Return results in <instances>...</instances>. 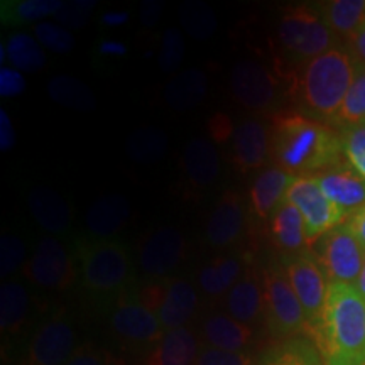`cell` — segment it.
I'll use <instances>...</instances> for the list:
<instances>
[{
  "instance_id": "obj_25",
  "label": "cell",
  "mask_w": 365,
  "mask_h": 365,
  "mask_svg": "<svg viewBox=\"0 0 365 365\" xmlns=\"http://www.w3.org/2000/svg\"><path fill=\"white\" fill-rule=\"evenodd\" d=\"M200 354V340L188 327H182L164 333L149 352L145 365H196Z\"/></svg>"
},
{
  "instance_id": "obj_35",
  "label": "cell",
  "mask_w": 365,
  "mask_h": 365,
  "mask_svg": "<svg viewBox=\"0 0 365 365\" xmlns=\"http://www.w3.org/2000/svg\"><path fill=\"white\" fill-rule=\"evenodd\" d=\"M63 6V0H9L2 2V21L7 26L27 24L48 16L54 17Z\"/></svg>"
},
{
  "instance_id": "obj_52",
  "label": "cell",
  "mask_w": 365,
  "mask_h": 365,
  "mask_svg": "<svg viewBox=\"0 0 365 365\" xmlns=\"http://www.w3.org/2000/svg\"><path fill=\"white\" fill-rule=\"evenodd\" d=\"M100 51L105 54H124L125 46L120 43H113V41H107V43L100 44Z\"/></svg>"
},
{
  "instance_id": "obj_44",
  "label": "cell",
  "mask_w": 365,
  "mask_h": 365,
  "mask_svg": "<svg viewBox=\"0 0 365 365\" xmlns=\"http://www.w3.org/2000/svg\"><path fill=\"white\" fill-rule=\"evenodd\" d=\"M65 365H122L118 359L105 349H98L93 345L78 346L73 357Z\"/></svg>"
},
{
  "instance_id": "obj_6",
  "label": "cell",
  "mask_w": 365,
  "mask_h": 365,
  "mask_svg": "<svg viewBox=\"0 0 365 365\" xmlns=\"http://www.w3.org/2000/svg\"><path fill=\"white\" fill-rule=\"evenodd\" d=\"M261 279L266 301V323L276 339H289L309 328L293 286L287 279L282 264H267L262 267Z\"/></svg>"
},
{
  "instance_id": "obj_19",
  "label": "cell",
  "mask_w": 365,
  "mask_h": 365,
  "mask_svg": "<svg viewBox=\"0 0 365 365\" xmlns=\"http://www.w3.org/2000/svg\"><path fill=\"white\" fill-rule=\"evenodd\" d=\"M227 309L230 317L249 327L266 317L261 271H257L252 264H247L244 276L228 291Z\"/></svg>"
},
{
  "instance_id": "obj_2",
  "label": "cell",
  "mask_w": 365,
  "mask_h": 365,
  "mask_svg": "<svg viewBox=\"0 0 365 365\" xmlns=\"http://www.w3.org/2000/svg\"><path fill=\"white\" fill-rule=\"evenodd\" d=\"M314 341L325 365H365V299L355 284L330 282Z\"/></svg>"
},
{
  "instance_id": "obj_12",
  "label": "cell",
  "mask_w": 365,
  "mask_h": 365,
  "mask_svg": "<svg viewBox=\"0 0 365 365\" xmlns=\"http://www.w3.org/2000/svg\"><path fill=\"white\" fill-rule=\"evenodd\" d=\"M286 202L299 210L307 225L309 245L328 234L331 228L346 222V217L319 190L314 178L299 176L293 181L286 193Z\"/></svg>"
},
{
  "instance_id": "obj_16",
  "label": "cell",
  "mask_w": 365,
  "mask_h": 365,
  "mask_svg": "<svg viewBox=\"0 0 365 365\" xmlns=\"http://www.w3.org/2000/svg\"><path fill=\"white\" fill-rule=\"evenodd\" d=\"M247 223V210L242 195L228 190L218 200L208 218L205 237L212 247L227 249L242 239Z\"/></svg>"
},
{
  "instance_id": "obj_34",
  "label": "cell",
  "mask_w": 365,
  "mask_h": 365,
  "mask_svg": "<svg viewBox=\"0 0 365 365\" xmlns=\"http://www.w3.org/2000/svg\"><path fill=\"white\" fill-rule=\"evenodd\" d=\"M178 16L185 33L196 41H208L217 33V16L208 4L200 0H186L178 9Z\"/></svg>"
},
{
  "instance_id": "obj_3",
  "label": "cell",
  "mask_w": 365,
  "mask_h": 365,
  "mask_svg": "<svg viewBox=\"0 0 365 365\" xmlns=\"http://www.w3.org/2000/svg\"><path fill=\"white\" fill-rule=\"evenodd\" d=\"M359 71L350 49L335 48L312 59L294 75L293 91L303 115L333 125Z\"/></svg>"
},
{
  "instance_id": "obj_53",
  "label": "cell",
  "mask_w": 365,
  "mask_h": 365,
  "mask_svg": "<svg viewBox=\"0 0 365 365\" xmlns=\"http://www.w3.org/2000/svg\"><path fill=\"white\" fill-rule=\"evenodd\" d=\"M355 287H357L359 293L362 294V298L365 299V264H364V269H362V272H360L357 282H355Z\"/></svg>"
},
{
  "instance_id": "obj_29",
  "label": "cell",
  "mask_w": 365,
  "mask_h": 365,
  "mask_svg": "<svg viewBox=\"0 0 365 365\" xmlns=\"http://www.w3.org/2000/svg\"><path fill=\"white\" fill-rule=\"evenodd\" d=\"M31 312L27 289L19 281H7L0 287V330L14 336L24 330Z\"/></svg>"
},
{
  "instance_id": "obj_1",
  "label": "cell",
  "mask_w": 365,
  "mask_h": 365,
  "mask_svg": "<svg viewBox=\"0 0 365 365\" xmlns=\"http://www.w3.org/2000/svg\"><path fill=\"white\" fill-rule=\"evenodd\" d=\"M271 161L296 178L325 173L345 163L340 132L303 113H276L271 120Z\"/></svg>"
},
{
  "instance_id": "obj_43",
  "label": "cell",
  "mask_w": 365,
  "mask_h": 365,
  "mask_svg": "<svg viewBox=\"0 0 365 365\" xmlns=\"http://www.w3.org/2000/svg\"><path fill=\"white\" fill-rule=\"evenodd\" d=\"M196 365H255L254 359L245 352H225L218 349H205Z\"/></svg>"
},
{
  "instance_id": "obj_36",
  "label": "cell",
  "mask_w": 365,
  "mask_h": 365,
  "mask_svg": "<svg viewBox=\"0 0 365 365\" xmlns=\"http://www.w3.org/2000/svg\"><path fill=\"white\" fill-rule=\"evenodd\" d=\"M261 365H325L318 346L304 339H291L276 346L262 359Z\"/></svg>"
},
{
  "instance_id": "obj_24",
  "label": "cell",
  "mask_w": 365,
  "mask_h": 365,
  "mask_svg": "<svg viewBox=\"0 0 365 365\" xmlns=\"http://www.w3.org/2000/svg\"><path fill=\"white\" fill-rule=\"evenodd\" d=\"M269 232H271L274 247L281 250L282 255H293L308 250L309 242L303 217L299 210L286 200L269 218Z\"/></svg>"
},
{
  "instance_id": "obj_46",
  "label": "cell",
  "mask_w": 365,
  "mask_h": 365,
  "mask_svg": "<svg viewBox=\"0 0 365 365\" xmlns=\"http://www.w3.org/2000/svg\"><path fill=\"white\" fill-rule=\"evenodd\" d=\"M26 90V80L21 71L12 66H2L0 70V95L2 97H19Z\"/></svg>"
},
{
  "instance_id": "obj_10",
  "label": "cell",
  "mask_w": 365,
  "mask_h": 365,
  "mask_svg": "<svg viewBox=\"0 0 365 365\" xmlns=\"http://www.w3.org/2000/svg\"><path fill=\"white\" fill-rule=\"evenodd\" d=\"M230 91L242 107L257 113L277 110L282 100L279 76L252 59H242L232 68Z\"/></svg>"
},
{
  "instance_id": "obj_18",
  "label": "cell",
  "mask_w": 365,
  "mask_h": 365,
  "mask_svg": "<svg viewBox=\"0 0 365 365\" xmlns=\"http://www.w3.org/2000/svg\"><path fill=\"white\" fill-rule=\"evenodd\" d=\"M132 215L130 202L122 195H105L95 200L85 213L86 239L113 240Z\"/></svg>"
},
{
  "instance_id": "obj_45",
  "label": "cell",
  "mask_w": 365,
  "mask_h": 365,
  "mask_svg": "<svg viewBox=\"0 0 365 365\" xmlns=\"http://www.w3.org/2000/svg\"><path fill=\"white\" fill-rule=\"evenodd\" d=\"M208 134L210 140L217 144H225L230 137H234L237 127L232 122V118L227 115V113H215L208 120Z\"/></svg>"
},
{
  "instance_id": "obj_27",
  "label": "cell",
  "mask_w": 365,
  "mask_h": 365,
  "mask_svg": "<svg viewBox=\"0 0 365 365\" xmlns=\"http://www.w3.org/2000/svg\"><path fill=\"white\" fill-rule=\"evenodd\" d=\"M208 93V78L202 70L190 68L168 81L164 100L176 112L195 110Z\"/></svg>"
},
{
  "instance_id": "obj_13",
  "label": "cell",
  "mask_w": 365,
  "mask_h": 365,
  "mask_svg": "<svg viewBox=\"0 0 365 365\" xmlns=\"http://www.w3.org/2000/svg\"><path fill=\"white\" fill-rule=\"evenodd\" d=\"M110 328L117 339L132 346H154L166 333L158 314L130 291L118 296L110 314Z\"/></svg>"
},
{
  "instance_id": "obj_38",
  "label": "cell",
  "mask_w": 365,
  "mask_h": 365,
  "mask_svg": "<svg viewBox=\"0 0 365 365\" xmlns=\"http://www.w3.org/2000/svg\"><path fill=\"white\" fill-rule=\"evenodd\" d=\"M339 132L346 164L365 178V122Z\"/></svg>"
},
{
  "instance_id": "obj_47",
  "label": "cell",
  "mask_w": 365,
  "mask_h": 365,
  "mask_svg": "<svg viewBox=\"0 0 365 365\" xmlns=\"http://www.w3.org/2000/svg\"><path fill=\"white\" fill-rule=\"evenodd\" d=\"M14 144H16V130H14L9 113L2 108L0 110V149L6 153L14 148Z\"/></svg>"
},
{
  "instance_id": "obj_5",
  "label": "cell",
  "mask_w": 365,
  "mask_h": 365,
  "mask_svg": "<svg viewBox=\"0 0 365 365\" xmlns=\"http://www.w3.org/2000/svg\"><path fill=\"white\" fill-rule=\"evenodd\" d=\"M277 46L289 65L304 66L312 59L339 48V36L313 7H289L277 24Z\"/></svg>"
},
{
  "instance_id": "obj_23",
  "label": "cell",
  "mask_w": 365,
  "mask_h": 365,
  "mask_svg": "<svg viewBox=\"0 0 365 365\" xmlns=\"http://www.w3.org/2000/svg\"><path fill=\"white\" fill-rule=\"evenodd\" d=\"M34 222L51 235H65L71 228V212L61 195L48 186H34L27 196Z\"/></svg>"
},
{
  "instance_id": "obj_15",
  "label": "cell",
  "mask_w": 365,
  "mask_h": 365,
  "mask_svg": "<svg viewBox=\"0 0 365 365\" xmlns=\"http://www.w3.org/2000/svg\"><path fill=\"white\" fill-rule=\"evenodd\" d=\"M271 159V124L261 117H247L237 125L232 137V163L235 170L247 175Z\"/></svg>"
},
{
  "instance_id": "obj_20",
  "label": "cell",
  "mask_w": 365,
  "mask_h": 365,
  "mask_svg": "<svg viewBox=\"0 0 365 365\" xmlns=\"http://www.w3.org/2000/svg\"><path fill=\"white\" fill-rule=\"evenodd\" d=\"M198 308V293L188 279L171 277L164 281V291L156 314L164 331L182 328Z\"/></svg>"
},
{
  "instance_id": "obj_22",
  "label": "cell",
  "mask_w": 365,
  "mask_h": 365,
  "mask_svg": "<svg viewBox=\"0 0 365 365\" xmlns=\"http://www.w3.org/2000/svg\"><path fill=\"white\" fill-rule=\"evenodd\" d=\"M182 171L195 191L210 188L220 175V156L212 140L195 137L186 144L182 154Z\"/></svg>"
},
{
  "instance_id": "obj_30",
  "label": "cell",
  "mask_w": 365,
  "mask_h": 365,
  "mask_svg": "<svg viewBox=\"0 0 365 365\" xmlns=\"http://www.w3.org/2000/svg\"><path fill=\"white\" fill-rule=\"evenodd\" d=\"M336 36L349 41L365 22V0H330L317 7Z\"/></svg>"
},
{
  "instance_id": "obj_40",
  "label": "cell",
  "mask_w": 365,
  "mask_h": 365,
  "mask_svg": "<svg viewBox=\"0 0 365 365\" xmlns=\"http://www.w3.org/2000/svg\"><path fill=\"white\" fill-rule=\"evenodd\" d=\"M34 38L39 41L43 48H48L53 53H70L75 48V38L63 26L54 22H38L34 26Z\"/></svg>"
},
{
  "instance_id": "obj_28",
  "label": "cell",
  "mask_w": 365,
  "mask_h": 365,
  "mask_svg": "<svg viewBox=\"0 0 365 365\" xmlns=\"http://www.w3.org/2000/svg\"><path fill=\"white\" fill-rule=\"evenodd\" d=\"M244 264L235 255H218L212 259L198 274V286L207 296L217 298V296L228 294L242 276H244Z\"/></svg>"
},
{
  "instance_id": "obj_31",
  "label": "cell",
  "mask_w": 365,
  "mask_h": 365,
  "mask_svg": "<svg viewBox=\"0 0 365 365\" xmlns=\"http://www.w3.org/2000/svg\"><path fill=\"white\" fill-rule=\"evenodd\" d=\"M48 95L53 102L73 112L88 113L97 107V98L88 85L68 75L53 76L48 81Z\"/></svg>"
},
{
  "instance_id": "obj_11",
  "label": "cell",
  "mask_w": 365,
  "mask_h": 365,
  "mask_svg": "<svg viewBox=\"0 0 365 365\" xmlns=\"http://www.w3.org/2000/svg\"><path fill=\"white\" fill-rule=\"evenodd\" d=\"M186 252L188 244L182 232L175 227L163 225L153 228L143 237L137 266L149 279H170V274L175 272L185 261Z\"/></svg>"
},
{
  "instance_id": "obj_8",
  "label": "cell",
  "mask_w": 365,
  "mask_h": 365,
  "mask_svg": "<svg viewBox=\"0 0 365 365\" xmlns=\"http://www.w3.org/2000/svg\"><path fill=\"white\" fill-rule=\"evenodd\" d=\"M281 264L284 267L286 276L291 286H293L296 296H298L301 307H303L309 335L314 336L327 303L328 284H330L327 279V274L319 266L313 250H303V252L293 255H282Z\"/></svg>"
},
{
  "instance_id": "obj_51",
  "label": "cell",
  "mask_w": 365,
  "mask_h": 365,
  "mask_svg": "<svg viewBox=\"0 0 365 365\" xmlns=\"http://www.w3.org/2000/svg\"><path fill=\"white\" fill-rule=\"evenodd\" d=\"M127 19H129V14L127 12H107L102 17V24L108 27H117L125 24Z\"/></svg>"
},
{
  "instance_id": "obj_50",
  "label": "cell",
  "mask_w": 365,
  "mask_h": 365,
  "mask_svg": "<svg viewBox=\"0 0 365 365\" xmlns=\"http://www.w3.org/2000/svg\"><path fill=\"white\" fill-rule=\"evenodd\" d=\"M346 223H349L355 237H357L365 249V207L360 208L359 212H355L352 217L346 218Z\"/></svg>"
},
{
  "instance_id": "obj_49",
  "label": "cell",
  "mask_w": 365,
  "mask_h": 365,
  "mask_svg": "<svg viewBox=\"0 0 365 365\" xmlns=\"http://www.w3.org/2000/svg\"><path fill=\"white\" fill-rule=\"evenodd\" d=\"M349 44H350V53L354 54V58L357 59L360 65L365 66V22L357 33L349 39Z\"/></svg>"
},
{
  "instance_id": "obj_42",
  "label": "cell",
  "mask_w": 365,
  "mask_h": 365,
  "mask_svg": "<svg viewBox=\"0 0 365 365\" xmlns=\"http://www.w3.org/2000/svg\"><path fill=\"white\" fill-rule=\"evenodd\" d=\"M95 2L88 0H75V2H65L54 19L61 26L68 27H83L90 21V14L93 11Z\"/></svg>"
},
{
  "instance_id": "obj_14",
  "label": "cell",
  "mask_w": 365,
  "mask_h": 365,
  "mask_svg": "<svg viewBox=\"0 0 365 365\" xmlns=\"http://www.w3.org/2000/svg\"><path fill=\"white\" fill-rule=\"evenodd\" d=\"M76 350L75 327L58 314L36 330L22 365H65Z\"/></svg>"
},
{
  "instance_id": "obj_17",
  "label": "cell",
  "mask_w": 365,
  "mask_h": 365,
  "mask_svg": "<svg viewBox=\"0 0 365 365\" xmlns=\"http://www.w3.org/2000/svg\"><path fill=\"white\" fill-rule=\"evenodd\" d=\"M313 178L317 180L323 195L346 218L365 207V178L355 173L346 161Z\"/></svg>"
},
{
  "instance_id": "obj_48",
  "label": "cell",
  "mask_w": 365,
  "mask_h": 365,
  "mask_svg": "<svg viewBox=\"0 0 365 365\" xmlns=\"http://www.w3.org/2000/svg\"><path fill=\"white\" fill-rule=\"evenodd\" d=\"M163 12V4L158 2V0H144L140 4V11H139V17L143 26L145 27H153L158 24L159 17H161Z\"/></svg>"
},
{
  "instance_id": "obj_32",
  "label": "cell",
  "mask_w": 365,
  "mask_h": 365,
  "mask_svg": "<svg viewBox=\"0 0 365 365\" xmlns=\"http://www.w3.org/2000/svg\"><path fill=\"white\" fill-rule=\"evenodd\" d=\"M125 150L127 156L139 164L158 163L170 150V137L159 127H140L129 135Z\"/></svg>"
},
{
  "instance_id": "obj_21",
  "label": "cell",
  "mask_w": 365,
  "mask_h": 365,
  "mask_svg": "<svg viewBox=\"0 0 365 365\" xmlns=\"http://www.w3.org/2000/svg\"><path fill=\"white\" fill-rule=\"evenodd\" d=\"M296 176L279 166H269L259 173L249 191V205L252 213L261 220L271 218L276 208L286 200V193Z\"/></svg>"
},
{
  "instance_id": "obj_37",
  "label": "cell",
  "mask_w": 365,
  "mask_h": 365,
  "mask_svg": "<svg viewBox=\"0 0 365 365\" xmlns=\"http://www.w3.org/2000/svg\"><path fill=\"white\" fill-rule=\"evenodd\" d=\"M365 122V66L359 63V71L350 86L349 93L344 100V105L336 113L331 127H339V130L349 127L364 124Z\"/></svg>"
},
{
  "instance_id": "obj_7",
  "label": "cell",
  "mask_w": 365,
  "mask_h": 365,
  "mask_svg": "<svg viewBox=\"0 0 365 365\" xmlns=\"http://www.w3.org/2000/svg\"><path fill=\"white\" fill-rule=\"evenodd\" d=\"M313 254L328 282L355 284L365 264V249L346 222L331 228L313 244Z\"/></svg>"
},
{
  "instance_id": "obj_33",
  "label": "cell",
  "mask_w": 365,
  "mask_h": 365,
  "mask_svg": "<svg viewBox=\"0 0 365 365\" xmlns=\"http://www.w3.org/2000/svg\"><path fill=\"white\" fill-rule=\"evenodd\" d=\"M6 51L9 65L21 73H38L46 65L44 48L29 34L16 33L9 36Z\"/></svg>"
},
{
  "instance_id": "obj_26",
  "label": "cell",
  "mask_w": 365,
  "mask_h": 365,
  "mask_svg": "<svg viewBox=\"0 0 365 365\" xmlns=\"http://www.w3.org/2000/svg\"><path fill=\"white\" fill-rule=\"evenodd\" d=\"M203 336L212 349L242 352L252 344L254 330L227 313L212 314L203 323Z\"/></svg>"
},
{
  "instance_id": "obj_9",
  "label": "cell",
  "mask_w": 365,
  "mask_h": 365,
  "mask_svg": "<svg viewBox=\"0 0 365 365\" xmlns=\"http://www.w3.org/2000/svg\"><path fill=\"white\" fill-rule=\"evenodd\" d=\"M78 261L61 240L44 237L22 267V276L48 291H65L80 277Z\"/></svg>"
},
{
  "instance_id": "obj_41",
  "label": "cell",
  "mask_w": 365,
  "mask_h": 365,
  "mask_svg": "<svg viewBox=\"0 0 365 365\" xmlns=\"http://www.w3.org/2000/svg\"><path fill=\"white\" fill-rule=\"evenodd\" d=\"M24 254L26 245L21 237L12 234L2 235L0 239V276L4 279L24 267Z\"/></svg>"
},
{
  "instance_id": "obj_39",
  "label": "cell",
  "mask_w": 365,
  "mask_h": 365,
  "mask_svg": "<svg viewBox=\"0 0 365 365\" xmlns=\"http://www.w3.org/2000/svg\"><path fill=\"white\" fill-rule=\"evenodd\" d=\"M185 58V38L178 27L164 31L158 63L164 73H175Z\"/></svg>"
},
{
  "instance_id": "obj_4",
  "label": "cell",
  "mask_w": 365,
  "mask_h": 365,
  "mask_svg": "<svg viewBox=\"0 0 365 365\" xmlns=\"http://www.w3.org/2000/svg\"><path fill=\"white\" fill-rule=\"evenodd\" d=\"M76 261L81 284L95 296H122L134 281V264L120 240L80 239Z\"/></svg>"
}]
</instances>
